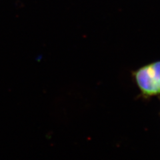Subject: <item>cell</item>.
Instances as JSON below:
<instances>
[{"label":"cell","mask_w":160,"mask_h":160,"mask_svg":"<svg viewBox=\"0 0 160 160\" xmlns=\"http://www.w3.org/2000/svg\"><path fill=\"white\" fill-rule=\"evenodd\" d=\"M138 86L144 96L160 94V62L148 65L134 73Z\"/></svg>","instance_id":"obj_1"}]
</instances>
